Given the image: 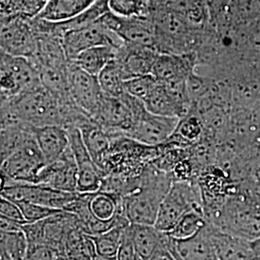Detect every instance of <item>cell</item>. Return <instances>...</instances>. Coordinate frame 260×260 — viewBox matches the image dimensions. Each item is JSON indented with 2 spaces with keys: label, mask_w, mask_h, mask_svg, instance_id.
<instances>
[{
  "label": "cell",
  "mask_w": 260,
  "mask_h": 260,
  "mask_svg": "<svg viewBox=\"0 0 260 260\" xmlns=\"http://www.w3.org/2000/svg\"><path fill=\"white\" fill-rule=\"evenodd\" d=\"M173 183L170 174L149 164L141 176L139 189L122 200L129 223L154 225L160 205Z\"/></svg>",
  "instance_id": "1"
},
{
  "label": "cell",
  "mask_w": 260,
  "mask_h": 260,
  "mask_svg": "<svg viewBox=\"0 0 260 260\" xmlns=\"http://www.w3.org/2000/svg\"><path fill=\"white\" fill-rule=\"evenodd\" d=\"M111 136V147L99 165L105 177L119 174L137 178L161 153L162 145L148 146L121 134Z\"/></svg>",
  "instance_id": "2"
},
{
  "label": "cell",
  "mask_w": 260,
  "mask_h": 260,
  "mask_svg": "<svg viewBox=\"0 0 260 260\" xmlns=\"http://www.w3.org/2000/svg\"><path fill=\"white\" fill-rule=\"evenodd\" d=\"M154 24L156 49L160 54L196 53L203 44L205 28L193 26L182 16L169 12H150Z\"/></svg>",
  "instance_id": "3"
},
{
  "label": "cell",
  "mask_w": 260,
  "mask_h": 260,
  "mask_svg": "<svg viewBox=\"0 0 260 260\" xmlns=\"http://www.w3.org/2000/svg\"><path fill=\"white\" fill-rule=\"evenodd\" d=\"M192 210L205 212L198 180L174 182L160 205L154 226L162 233H171L182 216Z\"/></svg>",
  "instance_id": "4"
},
{
  "label": "cell",
  "mask_w": 260,
  "mask_h": 260,
  "mask_svg": "<svg viewBox=\"0 0 260 260\" xmlns=\"http://www.w3.org/2000/svg\"><path fill=\"white\" fill-rule=\"evenodd\" d=\"M208 222L224 233L253 241L260 238V205L249 200L228 198L222 209Z\"/></svg>",
  "instance_id": "5"
},
{
  "label": "cell",
  "mask_w": 260,
  "mask_h": 260,
  "mask_svg": "<svg viewBox=\"0 0 260 260\" xmlns=\"http://www.w3.org/2000/svg\"><path fill=\"white\" fill-rule=\"evenodd\" d=\"M147 110L142 101L127 93L121 98L104 94L93 121L111 134L128 136L142 114Z\"/></svg>",
  "instance_id": "6"
},
{
  "label": "cell",
  "mask_w": 260,
  "mask_h": 260,
  "mask_svg": "<svg viewBox=\"0 0 260 260\" xmlns=\"http://www.w3.org/2000/svg\"><path fill=\"white\" fill-rule=\"evenodd\" d=\"M0 21L1 52L24 58L33 57L38 47L34 18L13 14L1 17Z\"/></svg>",
  "instance_id": "7"
},
{
  "label": "cell",
  "mask_w": 260,
  "mask_h": 260,
  "mask_svg": "<svg viewBox=\"0 0 260 260\" xmlns=\"http://www.w3.org/2000/svg\"><path fill=\"white\" fill-rule=\"evenodd\" d=\"M1 99L16 98L41 85L37 69L30 59L1 52Z\"/></svg>",
  "instance_id": "8"
},
{
  "label": "cell",
  "mask_w": 260,
  "mask_h": 260,
  "mask_svg": "<svg viewBox=\"0 0 260 260\" xmlns=\"http://www.w3.org/2000/svg\"><path fill=\"white\" fill-rule=\"evenodd\" d=\"M46 166L34 137L1 163V186L11 182L37 184L38 177Z\"/></svg>",
  "instance_id": "9"
},
{
  "label": "cell",
  "mask_w": 260,
  "mask_h": 260,
  "mask_svg": "<svg viewBox=\"0 0 260 260\" xmlns=\"http://www.w3.org/2000/svg\"><path fill=\"white\" fill-rule=\"evenodd\" d=\"M77 195L78 192H64L42 184L11 182L1 186V197L16 204L29 202L63 211Z\"/></svg>",
  "instance_id": "10"
},
{
  "label": "cell",
  "mask_w": 260,
  "mask_h": 260,
  "mask_svg": "<svg viewBox=\"0 0 260 260\" xmlns=\"http://www.w3.org/2000/svg\"><path fill=\"white\" fill-rule=\"evenodd\" d=\"M62 44L69 62L87 49L96 47H111L119 49L123 42L98 19L92 24L71 30L62 37Z\"/></svg>",
  "instance_id": "11"
},
{
  "label": "cell",
  "mask_w": 260,
  "mask_h": 260,
  "mask_svg": "<svg viewBox=\"0 0 260 260\" xmlns=\"http://www.w3.org/2000/svg\"><path fill=\"white\" fill-rule=\"evenodd\" d=\"M99 20L124 44L156 49L155 30L150 15L138 18H121L108 12Z\"/></svg>",
  "instance_id": "12"
},
{
  "label": "cell",
  "mask_w": 260,
  "mask_h": 260,
  "mask_svg": "<svg viewBox=\"0 0 260 260\" xmlns=\"http://www.w3.org/2000/svg\"><path fill=\"white\" fill-rule=\"evenodd\" d=\"M68 78L71 98L85 114L93 119L104 96L98 76L69 63Z\"/></svg>",
  "instance_id": "13"
},
{
  "label": "cell",
  "mask_w": 260,
  "mask_h": 260,
  "mask_svg": "<svg viewBox=\"0 0 260 260\" xmlns=\"http://www.w3.org/2000/svg\"><path fill=\"white\" fill-rule=\"evenodd\" d=\"M70 147L75 155L78 169L77 192L81 194L94 193L101 189L105 175L95 164L84 144L79 128L68 129Z\"/></svg>",
  "instance_id": "14"
},
{
  "label": "cell",
  "mask_w": 260,
  "mask_h": 260,
  "mask_svg": "<svg viewBox=\"0 0 260 260\" xmlns=\"http://www.w3.org/2000/svg\"><path fill=\"white\" fill-rule=\"evenodd\" d=\"M178 122V118L158 116L146 110L127 137L148 146H160L170 139Z\"/></svg>",
  "instance_id": "15"
},
{
  "label": "cell",
  "mask_w": 260,
  "mask_h": 260,
  "mask_svg": "<svg viewBox=\"0 0 260 260\" xmlns=\"http://www.w3.org/2000/svg\"><path fill=\"white\" fill-rule=\"evenodd\" d=\"M78 169L71 147L55 162L43 169L37 184L48 186L64 192H77Z\"/></svg>",
  "instance_id": "16"
},
{
  "label": "cell",
  "mask_w": 260,
  "mask_h": 260,
  "mask_svg": "<svg viewBox=\"0 0 260 260\" xmlns=\"http://www.w3.org/2000/svg\"><path fill=\"white\" fill-rule=\"evenodd\" d=\"M199 66L196 53L159 54L151 75L159 83L186 82Z\"/></svg>",
  "instance_id": "17"
},
{
  "label": "cell",
  "mask_w": 260,
  "mask_h": 260,
  "mask_svg": "<svg viewBox=\"0 0 260 260\" xmlns=\"http://www.w3.org/2000/svg\"><path fill=\"white\" fill-rule=\"evenodd\" d=\"M168 249L177 260H220L215 249L209 223L187 239H175L169 235Z\"/></svg>",
  "instance_id": "18"
},
{
  "label": "cell",
  "mask_w": 260,
  "mask_h": 260,
  "mask_svg": "<svg viewBox=\"0 0 260 260\" xmlns=\"http://www.w3.org/2000/svg\"><path fill=\"white\" fill-rule=\"evenodd\" d=\"M160 53L149 47L124 44L117 52L116 59L121 64L126 80L142 75H151L153 66Z\"/></svg>",
  "instance_id": "19"
},
{
  "label": "cell",
  "mask_w": 260,
  "mask_h": 260,
  "mask_svg": "<svg viewBox=\"0 0 260 260\" xmlns=\"http://www.w3.org/2000/svg\"><path fill=\"white\" fill-rule=\"evenodd\" d=\"M150 12H169L182 16L193 26L205 28L210 23L206 0H149Z\"/></svg>",
  "instance_id": "20"
},
{
  "label": "cell",
  "mask_w": 260,
  "mask_h": 260,
  "mask_svg": "<svg viewBox=\"0 0 260 260\" xmlns=\"http://www.w3.org/2000/svg\"><path fill=\"white\" fill-rule=\"evenodd\" d=\"M209 229L220 260H256L251 241L224 233L211 223H209Z\"/></svg>",
  "instance_id": "21"
},
{
  "label": "cell",
  "mask_w": 260,
  "mask_h": 260,
  "mask_svg": "<svg viewBox=\"0 0 260 260\" xmlns=\"http://www.w3.org/2000/svg\"><path fill=\"white\" fill-rule=\"evenodd\" d=\"M34 135L47 165L55 162L70 148L69 132L62 126L35 127Z\"/></svg>",
  "instance_id": "22"
},
{
  "label": "cell",
  "mask_w": 260,
  "mask_h": 260,
  "mask_svg": "<svg viewBox=\"0 0 260 260\" xmlns=\"http://www.w3.org/2000/svg\"><path fill=\"white\" fill-rule=\"evenodd\" d=\"M128 232L136 253L143 260H149L160 248L167 246L169 235L154 225L130 223Z\"/></svg>",
  "instance_id": "23"
},
{
  "label": "cell",
  "mask_w": 260,
  "mask_h": 260,
  "mask_svg": "<svg viewBox=\"0 0 260 260\" xmlns=\"http://www.w3.org/2000/svg\"><path fill=\"white\" fill-rule=\"evenodd\" d=\"M144 104L148 111L163 117L181 119L190 111L187 105L177 99L164 84L159 82L144 101Z\"/></svg>",
  "instance_id": "24"
},
{
  "label": "cell",
  "mask_w": 260,
  "mask_h": 260,
  "mask_svg": "<svg viewBox=\"0 0 260 260\" xmlns=\"http://www.w3.org/2000/svg\"><path fill=\"white\" fill-rule=\"evenodd\" d=\"M98 0H47L37 18L49 22H64L90 9Z\"/></svg>",
  "instance_id": "25"
},
{
  "label": "cell",
  "mask_w": 260,
  "mask_h": 260,
  "mask_svg": "<svg viewBox=\"0 0 260 260\" xmlns=\"http://www.w3.org/2000/svg\"><path fill=\"white\" fill-rule=\"evenodd\" d=\"M84 144L95 164L99 166L104 155L110 149L111 134L98 124L93 119H89L79 126Z\"/></svg>",
  "instance_id": "26"
},
{
  "label": "cell",
  "mask_w": 260,
  "mask_h": 260,
  "mask_svg": "<svg viewBox=\"0 0 260 260\" xmlns=\"http://www.w3.org/2000/svg\"><path fill=\"white\" fill-rule=\"evenodd\" d=\"M205 128L200 115L190 109L189 113L179 119L177 128L168 141L176 142L178 145L191 148L205 138Z\"/></svg>",
  "instance_id": "27"
},
{
  "label": "cell",
  "mask_w": 260,
  "mask_h": 260,
  "mask_svg": "<svg viewBox=\"0 0 260 260\" xmlns=\"http://www.w3.org/2000/svg\"><path fill=\"white\" fill-rule=\"evenodd\" d=\"M34 126L28 123H21L1 128L0 162H4L12 154L21 149L28 141L33 139Z\"/></svg>",
  "instance_id": "28"
},
{
  "label": "cell",
  "mask_w": 260,
  "mask_h": 260,
  "mask_svg": "<svg viewBox=\"0 0 260 260\" xmlns=\"http://www.w3.org/2000/svg\"><path fill=\"white\" fill-rule=\"evenodd\" d=\"M117 52L118 49L114 47H93L81 52L70 63L80 68L90 75L98 76L107 64L116 58Z\"/></svg>",
  "instance_id": "29"
},
{
  "label": "cell",
  "mask_w": 260,
  "mask_h": 260,
  "mask_svg": "<svg viewBox=\"0 0 260 260\" xmlns=\"http://www.w3.org/2000/svg\"><path fill=\"white\" fill-rule=\"evenodd\" d=\"M99 83L103 93L111 98H121L125 93L124 82L126 81L125 75L121 64L115 58L103 69L98 75Z\"/></svg>",
  "instance_id": "30"
},
{
  "label": "cell",
  "mask_w": 260,
  "mask_h": 260,
  "mask_svg": "<svg viewBox=\"0 0 260 260\" xmlns=\"http://www.w3.org/2000/svg\"><path fill=\"white\" fill-rule=\"evenodd\" d=\"M0 255L11 260H24L27 253L28 241L22 231L1 232Z\"/></svg>",
  "instance_id": "31"
},
{
  "label": "cell",
  "mask_w": 260,
  "mask_h": 260,
  "mask_svg": "<svg viewBox=\"0 0 260 260\" xmlns=\"http://www.w3.org/2000/svg\"><path fill=\"white\" fill-rule=\"evenodd\" d=\"M206 223L207 219L204 211L192 210L183 215L176 228L167 234L175 239H187L201 232Z\"/></svg>",
  "instance_id": "32"
},
{
  "label": "cell",
  "mask_w": 260,
  "mask_h": 260,
  "mask_svg": "<svg viewBox=\"0 0 260 260\" xmlns=\"http://www.w3.org/2000/svg\"><path fill=\"white\" fill-rule=\"evenodd\" d=\"M110 12L121 18H138L150 15L149 0H108Z\"/></svg>",
  "instance_id": "33"
},
{
  "label": "cell",
  "mask_w": 260,
  "mask_h": 260,
  "mask_svg": "<svg viewBox=\"0 0 260 260\" xmlns=\"http://www.w3.org/2000/svg\"><path fill=\"white\" fill-rule=\"evenodd\" d=\"M126 226H117L106 233L91 236L98 254L105 256H117L123 231Z\"/></svg>",
  "instance_id": "34"
},
{
  "label": "cell",
  "mask_w": 260,
  "mask_h": 260,
  "mask_svg": "<svg viewBox=\"0 0 260 260\" xmlns=\"http://www.w3.org/2000/svg\"><path fill=\"white\" fill-rule=\"evenodd\" d=\"M157 84V80L152 75H142L126 80L124 82V90L125 93L144 103Z\"/></svg>",
  "instance_id": "35"
},
{
  "label": "cell",
  "mask_w": 260,
  "mask_h": 260,
  "mask_svg": "<svg viewBox=\"0 0 260 260\" xmlns=\"http://www.w3.org/2000/svg\"><path fill=\"white\" fill-rule=\"evenodd\" d=\"M17 205H19L27 223H35V222H39L42 220H46L47 218H50L56 214L63 211L61 209L50 208L47 206L37 205L34 203H29V202L18 203Z\"/></svg>",
  "instance_id": "36"
},
{
  "label": "cell",
  "mask_w": 260,
  "mask_h": 260,
  "mask_svg": "<svg viewBox=\"0 0 260 260\" xmlns=\"http://www.w3.org/2000/svg\"><path fill=\"white\" fill-rule=\"evenodd\" d=\"M47 2V0H12L10 15L19 14L35 18L44 9Z\"/></svg>",
  "instance_id": "37"
},
{
  "label": "cell",
  "mask_w": 260,
  "mask_h": 260,
  "mask_svg": "<svg viewBox=\"0 0 260 260\" xmlns=\"http://www.w3.org/2000/svg\"><path fill=\"white\" fill-rule=\"evenodd\" d=\"M47 219L35 223H26L21 226L22 232L27 238L28 246L45 244Z\"/></svg>",
  "instance_id": "38"
},
{
  "label": "cell",
  "mask_w": 260,
  "mask_h": 260,
  "mask_svg": "<svg viewBox=\"0 0 260 260\" xmlns=\"http://www.w3.org/2000/svg\"><path fill=\"white\" fill-rule=\"evenodd\" d=\"M24 260H64L60 254L49 246L31 245L28 246L27 253Z\"/></svg>",
  "instance_id": "39"
},
{
  "label": "cell",
  "mask_w": 260,
  "mask_h": 260,
  "mask_svg": "<svg viewBox=\"0 0 260 260\" xmlns=\"http://www.w3.org/2000/svg\"><path fill=\"white\" fill-rule=\"evenodd\" d=\"M0 216L15 221L22 225L27 223L19 205L3 197L0 199Z\"/></svg>",
  "instance_id": "40"
},
{
  "label": "cell",
  "mask_w": 260,
  "mask_h": 260,
  "mask_svg": "<svg viewBox=\"0 0 260 260\" xmlns=\"http://www.w3.org/2000/svg\"><path fill=\"white\" fill-rule=\"evenodd\" d=\"M137 255L128 232V225L124 229L121 245L117 253V260H133Z\"/></svg>",
  "instance_id": "41"
},
{
  "label": "cell",
  "mask_w": 260,
  "mask_h": 260,
  "mask_svg": "<svg viewBox=\"0 0 260 260\" xmlns=\"http://www.w3.org/2000/svg\"><path fill=\"white\" fill-rule=\"evenodd\" d=\"M21 226L22 224L0 216V232H6V233L20 232L22 231Z\"/></svg>",
  "instance_id": "42"
},
{
  "label": "cell",
  "mask_w": 260,
  "mask_h": 260,
  "mask_svg": "<svg viewBox=\"0 0 260 260\" xmlns=\"http://www.w3.org/2000/svg\"><path fill=\"white\" fill-rule=\"evenodd\" d=\"M169 240V239H168ZM168 244V243H167ZM149 260H177L172 252L168 249V246L162 247L158 250Z\"/></svg>",
  "instance_id": "43"
},
{
  "label": "cell",
  "mask_w": 260,
  "mask_h": 260,
  "mask_svg": "<svg viewBox=\"0 0 260 260\" xmlns=\"http://www.w3.org/2000/svg\"><path fill=\"white\" fill-rule=\"evenodd\" d=\"M251 246L256 260H260V238L251 241Z\"/></svg>",
  "instance_id": "44"
},
{
  "label": "cell",
  "mask_w": 260,
  "mask_h": 260,
  "mask_svg": "<svg viewBox=\"0 0 260 260\" xmlns=\"http://www.w3.org/2000/svg\"><path fill=\"white\" fill-rule=\"evenodd\" d=\"M93 260H117V256H105V255L96 254Z\"/></svg>",
  "instance_id": "45"
},
{
  "label": "cell",
  "mask_w": 260,
  "mask_h": 260,
  "mask_svg": "<svg viewBox=\"0 0 260 260\" xmlns=\"http://www.w3.org/2000/svg\"><path fill=\"white\" fill-rule=\"evenodd\" d=\"M0 260H11L9 258H7V257H5V256H3V255H0Z\"/></svg>",
  "instance_id": "46"
},
{
  "label": "cell",
  "mask_w": 260,
  "mask_h": 260,
  "mask_svg": "<svg viewBox=\"0 0 260 260\" xmlns=\"http://www.w3.org/2000/svg\"><path fill=\"white\" fill-rule=\"evenodd\" d=\"M133 260H143L142 259V258H141V257H139V256H138V255H136V256H135V258H134V259Z\"/></svg>",
  "instance_id": "47"
},
{
  "label": "cell",
  "mask_w": 260,
  "mask_h": 260,
  "mask_svg": "<svg viewBox=\"0 0 260 260\" xmlns=\"http://www.w3.org/2000/svg\"><path fill=\"white\" fill-rule=\"evenodd\" d=\"M259 185H260V183H259Z\"/></svg>",
  "instance_id": "48"
}]
</instances>
